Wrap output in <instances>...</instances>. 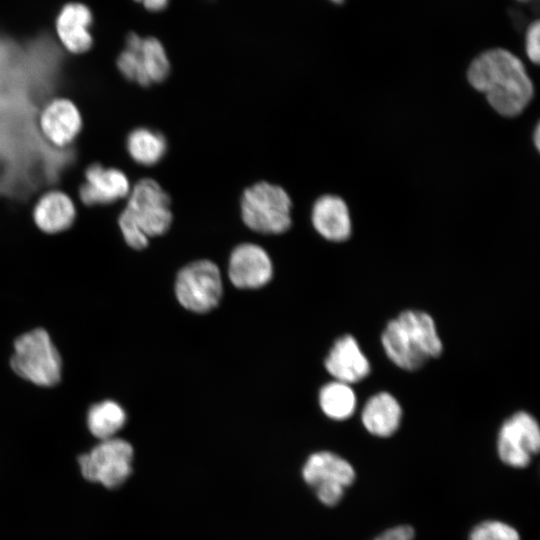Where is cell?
Returning <instances> with one entry per match:
<instances>
[{
    "label": "cell",
    "mask_w": 540,
    "mask_h": 540,
    "mask_svg": "<svg viewBox=\"0 0 540 540\" xmlns=\"http://www.w3.org/2000/svg\"><path fill=\"white\" fill-rule=\"evenodd\" d=\"M467 79L485 94L489 105L500 115L514 117L523 112L533 98L534 87L524 64L503 48L487 50L469 65Z\"/></svg>",
    "instance_id": "cell-1"
},
{
    "label": "cell",
    "mask_w": 540,
    "mask_h": 540,
    "mask_svg": "<svg viewBox=\"0 0 540 540\" xmlns=\"http://www.w3.org/2000/svg\"><path fill=\"white\" fill-rule=\"evenodd\" d=\"M381 345L387 358L405 371L418 370L443 352L435 320L416 309L404 310L386 324Z\"/></svg>",
    "instance_id": "cell-2"
},
{
    "label": "cell",
    "mask_w": 540,
    "mask_h": 540,
    "mask_svg": "<svg viewBox=\"0 0 540 540\" xmlns=\"http://www.w3.org/2000/svg\"><path fill=\"white\" fill-rule=\"evenodd\" d=\"M292 202L280 186L265 181L247 188L241 198L243 222L263 234H281L291 226Z\"/></svg>",
    "instance_id": "cell-3"
},
{
    "label": "cell",
    "mask_w": 540,
    "mask_h": 540,
    "mask_svg": "<svg viewBox=\"0 0 540 540\" xmlns=\"http://www.w3.org/2000/svg\"><path fill=\"white\" fill-rule=\"evenodd\" d=\"M11 367L17 375L39 386H53L61 377L60 355L49 334L40 328L16 339Z\"/></svg>",
    "instance_id": "cell-4"
},
{
    "label": "cell",
    "mask_w": 540,
    "mask_h": 540,
    "mask_svg": "<svg viewBox=\"0 0 540 540\" xmlns=\"http://www.w3.org/2000/svg\"><path fill=\"white\" fill-rule=\"evenodd\" d=\"M117 66L124 77L142 86L162 82L170 72L169 59L161 42L135 33L128 35Z\"/></svg>",
    "instance_id": "cell-5"
},
{
    "label": "cell",
    "mask_w": 540,
    "mask_h": 540,
    "mask_svg": "<svg viewBox=\"0 0 540 540\" xmlns=\"http://www.w3.org/2000/svg\"><path fill=\"white\" fill-rule=\"evenodd\" d=\"M219 268L210 260L194 261L183 267L176 278L175 294L187 310L205 313L215 308L222 296Z\"/></svg>",
    "instance_id": "cell-6"
},
{
    "label": "cell",
    "mask_w": 540,
    "mask_h": 540,
    "mask_svg": "<svg viewBox=\"0 0 540 540\" xmlns=\"http://www.w3.org/2000/svg\"><path fill=\"white\" fill-rule=\"evenodd\" d=\"M133 448L119 438L102 440L89 453L79 457L78 462L84 478L99 482L106 488L122 485L132 472Z\"/></svg>",
    "instance_id": "cell-7"
},
{
    "label": "cell",
    "mask_w": 540,
    "mask_h": 540,
    "mask_svg": "<svg viewBox=\"0 0 540 540\" xmlns=\"http://www.w3.org/2000/svg\"><path fill=\"white\" fill-rule=\"evenodd\" d=\"M171 200L152 179H142L133 187L123 212L149 238L168 231L172 223Z\"/></svg>",
    "instance_id": "cell-8"
},
{
    "label": "cell",
    "mask_w": 540,
    "mask_h": 540,
    "mask_svg": "<svg viewBox=\"0 0 540 540\" xmlns=\"http://www.w3.org/2000/svg\"><path fill=\"white\" fill-rule=\"evenodd\" d=\"M302 476L315 489L318 499L327 506H334L342 499L344 490L355 479L352 465L339 455L320 451L306 460Z\"/></svg>",
    "instance_id": "cell-9"
},
{
    "label": "cell",
    "mask_w": 540,
    "mask_h": 540,
    "mask_svg": "<svg viewBox=\"0 0 540 540\" xmlns=\"http://www.w3.org/2000/svg\"><path fill=\"white\" fill-rule=\"evenodd\" d=\"M539 449L540 427L532 414L517 411L502 423L497 438V452L502 462L524 468Z\"/></svg>",
    "instance_id": "cell-10"
},
{
    "label": "cell",
    "mask_w": 540,
    "mask_h": 540,
    "mask_svg": "<svg viewBox=\"0 0 540 540\" xmlns=\"http://www.w3.org/2000/svg\"><path fill=\"white\" fill-rule=\"evenodd\" d=\"M228 274L235 287L255 289L271 280L273 266L269 255L262 247L253 243H243L230 255Z\"/></svg>",
    "instance_id": "cell-11"
},
{
    "label": "cell",
    "mask_w": 540,
    "mask_h": 540,
    "mask_svg": "<svg viewBox=\"0 0 540 540\" xmlns=\"http://www.w3.org/2000/svg\"><path fill=\"white\" fill-rule=\"evenodd\" d=\"M39 127L44 137L54 146L70 145L82 129V116L69 99L55 98L49 101L39 116Z\"/></svg>",
    "instance_id": "cell-12"
},
{
    "label": "cell",
    "mask_w": 540,
    "mask_h": 540,
    "mask_svg": "<svg viewBox=\"0 0 540 540\" xmlns=\"http://www.w3.org/2000/svg\"><path fill=\"white\" fill-rule=\"evenodd\" d=\"M324 365L333 380L350 385L363 381L371 373L370 361L357 339L350 334H345L334 342Z\"/></svg>",
    "instance_id": "cell-13"
},
{
    "label": "cell",
    "mask_w": 540,
    "mask_h": 540,
    "mask_svg": "<svg viewBox=\"0 0 540 540\" xmlns=\"http://www.w3.org/2000/svg\"><path fill=\"white\" fill-rule=\"evenodd\" d=\"M129 191L130 183L123 171L91 164L85 170V182L80 186L79 196L86 205H104L124 198Z\"/></svg>",
    "instance_id": "cell-14"
},
{
    "label": "cell",
    "mask_w": 540,
    "mask_h": 540,
    "mask_svg": "<svg viewBox=\"0 0 540 540\" xmlns=\"http://www.w3.org/2000/svg\"><path fill=\"white\" fill-rule=\"evenodd\" d=\"M311 220L315 230L332 242L347 240L352 231L351 217L345 201L335 195H323L313 205Z\"/></svg>",
    "instance_id": "cell-15"
},
{
    "label": "cell",
    "mask_w": 540,
    "mask_h": 540,
    "mask_svg": "<svg viewBox=\"0 0 540 540\" xmlns=\"http://www.w3.org/2000/svg\"><path fill=\"white\" fill-rule=\"evenodd\" d=\"M403 409L397 398L380 391L371 395L362 407L360 419L364 428L377 437L392 436L399 428Z\"/></svg>",
    "instance_id": "cell-16"
},
{
    "label": "cell",
    "mask_w": 540,
    "mask_h": 540,
    "mask_svg": "<svg viewBox=\"0 0 540 540\" xmlns=\"http://www.w3.org/2000/svg\"><path fill=\"white\" fill-rule=\"evenodd\" d=\"M76 218V208L69 195L60 190L43 194L33 209V219L39 229L54 234L71 227Z\"/></svg>",
    "instance_id": "cell-17"
},
{
    "label": "cell",
    "mask_w": 540,
    "mask_h": 540,
    "mask_svg": "<svg viewBox=\"0 0 540 540\" xmlns=\"http://www.w3.org/2000/svg\"><path fill=\"white\" fill-rule=\"evenodd\" d=\"M92 16L83 4L66 5L57 19V33L65 48L75 54L86 52L92 45L88 31Z\"/></svg>",
    "instance_id": "cell-18"
},
{
    "label": "cell",
    "mask_w": 540,
    "mask_h": 540,
    "mask_svg": "<svg viewBox=\"0 0 540 540\" xmlns=\"http://www.w3.org/2000/svg\"><path fill=\"white\" fill-rule=\"evenodd\" d=\"M319 405L330 419L347 420L357 409V395L352 385L332 380L320 389Z\"/></svg>",
    "instance_id": "cell-19"
},
{
    "label": "cell",
    "mask_w": 540,
    "mask_h": 540,
    "mask_svg": "<svg viewBox=\"0 0 540 540\" xmlns=\"http://www.w3.org/2000/svg\"><path fill=\"white\" fill-rule=\"evenodd\" d=\"M126 148L136 163L151 166L164 157L167 142L160 132L141 127L129 133Z\"/></svg>",
    "instance_id": "cell-20"
},
{
    "label": "cell",
    "mask_w": 540,
    "mask_h": 540,
    "mask_svg": "<svg viewBox=\"0 0 540 540\" xmlns=\"http://www.w3.org/2000/svg\"><path fill=\"white\" fill-rule=\"evenodd\" d=\"M126 414L116 402L106 400L93 405L87 417L90 432L101 440L112 438L125 424Z\"/></svg>",
    "instance_id": "cell-21"
},
{
    "label": "cell",
    "mask_w": 540,
    "mask_h": 540,
    "mask_svg": "<svg viewBox=\"0 0 540 540\" xmlns=\"http://www.w3.org/2000/svg\"><path fill=\"white\" fill-rule=\"evenodd\" d=\"M469 540H520L518 532L500 521H485L471 532Z\"/></svg>",
    "instance_id": "cell-22"
},
{
    "label": "cell",
    "mask_w": 540,
    "mask_h": 540,
    "mask_svg": "<svg viewBox=\"0 0 540 540\" xmlns=\"http://www.w3.org/2000/svg\"><path fill=\"white\" fill-rule=\"evenodd\" d=\"M119 227L126 243L136 250L148 245V237L122 211L118 219Z\"/></svg>",
    "instance_id": "cell-23"
},
{
    "label": "cell",
    "mask_w": 540,
    "mask_h": 540,
    "mask_svg": "<svg viewBox=\"0 0 540 540\" xmlns=\"http://www.w3.org/2000/svg\"><path fill=\"white\" fill-rule=\"evenodd\" d=\"M540 24L538 20L532 22L525 34V51L530 61L538 64L540 60Z\"/></svg>",
    "instance_id": "cell-24"
},
{
    "label": "cell",
    "mask_w": 540,
    "mask_h": 540,
    "mask_svg": "<svg viewBox=\"0 0 540 540\" xmlns=\"http://www.w3.org/2000/svg\"><path fill=\"white\" fill-rule=\"evenodd\" d=\"M414 531L410 526H398L383 532L375 540H412Z\"/></svg>",
    "instance_id": "cell-25"
},
{
    "label": "cell",
    "mask_w": 540,
    "mask_h": 540,
    "mask_svg": "<svg viewBox=\"0 0 540 540\" xmlns=\"http://www.w3.org/2000/svg\"><path fill=\"white\" fill-rule=\"evenodd\" d=\"M144 5V7L150 11H161L167 5L169 0H136Z\"/></svg>",
    "instance_id": "cell-26"
},
{
    "label": "cell",
    "mask_w": 540,
    "mask_h": 540,
    "mask_svg": "<svg viewBox=\"0 0 540 540\" xmlns=\"http://www.w3.org/2000/svg\"><path fill=\"white\" fill-rule=\"evenodd\" d=\"M533 138H534V144H535L536 148L539 150V147H540V129H539V125H537L536 128H535Z\"/></svg>",
    "instance_id": "cell-27"
},
{
    "label": "cell",
    "mask_w": 540,
    "mask_h": 540,
    "mask_svg": "<svg viewBox=\"0 0 540 540\" xmlns=\"http://www.w3.org/2000/svg\"><path fill=\"white\" fill-rule=\"evenodd\" d=\"M336 4H342L344 2V0H330Z\"/></svg>",
    "instance_id": "cell-28"
},
{
    "label": "cell",
    "mask_w": 540,
    "mask_h": 540,
    "mask_svg": "<svg viewBox=\"0 0 540 540\" xmlns=\"http://www.w3.org/2000/svg\"><path fill=\"white\" fill-rule=\"evenodd\" d=\"M517 1H520V2H528V1H531V0H517Z\"/></svg>",
    "instance_id": "cell-29"
}]
</instances>
